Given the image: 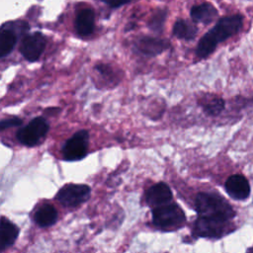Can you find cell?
I'll return each instance as SVG.
<instances>
[{"mask_svg": "<svg viewBox=\"0 0 253 253\" xmlns=\"http://www.w3.org/2000/svg\"><path fill=\"white\" fill-rule=\"evenodd\" d=\"M198 29L194 25L182 19L177 20L173 26V35L181 40H193L196 37Z\"/></svg>", "mask_w": 253, "mask_h": 253, "instance_id": "obj_16", "label": "cell"}, {"mask_svg": "<svg viewBox=\"0 0 253 253\" xmlns=\"http://www.w3.org/2000/svg\"><path fill=\"white\" fill-rule=\"evenodd\" d=\"M186 216L178 204L161 205L152 210V222L161 229H178L184 225Z\"/></svg>", "mask_w": 253, "mask_h": 253, "instance_id": "obj_3", "label": "cell"}, {"mask_svg": "<svg viewBox=\"0 0 253 253\" xmlns=\"http://www.w3.org/2000/svg\"><path fill=\"white\" fill-rule=\"evenodd\" d=\"M167 16L166 10H158L156 11L153 16L150 18L148 22V27L155 33H160L163 29L165 19Z\"/></svg>", "mask_w": 253, "mask_h": 253, "instance_id": "obj_18", "label": "cell"}, {"mask_svg": "<svg viewBox=\"0 0 253 253\" xmlns=\"http://www.w3.org/2000/svg\"><path fill=\"white\" fill-rule=\"evenodd\" d=\"M243 17L241 15H232L221 18L216 25L205 34L200 40L196 53L200 58L208 57L216 47L218 42L237 34L242 27Z\"/></svg>", "mask_w": 253, "mask_h": 253, "instance_id": "obj_1", "label": "cell"}, {"mask_svg": "<svg viewBox=\"0 0 253 253\" xmlns=\"http://www.w3.org/2000/svg\"><path fill=\"white\" fill-rule=\"evenodd\" d=\"M35 220L39 226L48 227L57 220V211L51 205H43L37 211Z\"/></svg>", "mask_w": 253, "mask_h": 253, "instance_id": "obj_15", "label": "cell"}, {"mask_svg": "<svg viewBox=\"0 0 253 253\" xmlns=\"http://www.w3.org/2000/svg\"><path fill=\"white\" fill-rule=\"evenodd\" d=\"M21 124H22V121L20 119H17V118L0 121V131L6 129L8 127H11V126H18Z\"/></svg>", "mask_w": 253, "mask_h": 253, "instance_id": "obj_20", "label": "cell"}, {"mask_svg": "<svg viewBox=\"0 0 253 253\" xmlns=\"http://www.w3.org/2000/svg\"><path fill=\"white\" fill-rule=\"evenodd\" d=\"M225 190L233 200L243 201L250 195V185L247 179L241 175H232L225 182Z\"/></svg>", "mask_w": 253, "mask_h": 253, "instance_id": "obj_9", "label": "cell"}, {"mask_svg": "<svg viewBox=\"0 0 253 253\" xmlns=\"http://www.w3.org/2000/svg\"><path fill=\"white\" fill-rule=\"evenodd\" d=\"M89 141V133L82 129L73 134L72 137L66 140L62 147V155L64 160L77 161L84 158L87 154Z\"/></svg>", "mask_w": 253, "mask_h": 253, "instance_id": "obj_6", "label": "cell"}, {"mask_svg": "<svg viewBox=\"0 0 253 253\" xmlns=\"http://www.w3.org/2000/svg\"><path fill=\"white\" fill-rule=\"evenodd\" d=\"M195 206L199 216L221 220H230L235 216V211L229 203L217 194H198L195 200Z\"/></svg>", "mask_w": 253, "mask_h": 253, "instance_id": "obj_2", "label": "cell"}, {"mask_svg": "<svg viewBox=\"0 0 253 253\" xmlns=\"http://www.w3.org/2000/svg\"><path fill=\"white\" fill-rule=\"evenodd\" d=\"M45 47V38L41 33L27 36L21 44V53L29 61H36Z\"/></svg>", "mask_w": 253, "mask_h": 253, "instance_id": "obj_8", "label": "cell"}, {"mask_svg": "<svg viewBox=\"0 0 253 253\" xmlns=\"http://www.w3.org/2000/svg\"><path fill=\"white\" fill-rule=\"evenodd\" d=\"M169 47V42L165 40L142 37L135 42V49L143 55L155 56Z\"/></svg>", "mask_w": 253, "mask_h": 253, "instance_id": "obj_10", "label": "cell"}, {"mask_svg": "<svg viewBox=\"0 0 253 253\" xmlns=\"http://www.w3.org/2000/svg\"><path fill=\"white\" fill-rule=\"evenodd\" d=\"M95 14L92 9L85 8L78 12L75 19V29L78 35L89 36L94 31Z\"/></svg>", "mask_w": 253, "mask_h": 253, "instance_id": "obj_12", "label": "cell"}, {"mask_svg": "<svg viewBox=\"0 0 253 253\" xmlns=\"http://www.w3.org/2000/svg\"><path fill=\"white\" fill-rule=\"evenodd\" d=\"M102 1L111 7H119V6H122L124 4L130 2L131 0H102Z\"/></svg>", "mask_w": 253, "mask_h": 253, "instance_id": "obj_21", "label": "cell"}, {"mask_svg": "<svg viewBox=\"0 0 253 253\" xmlns=\"http://www.w3.org/2000/svg\"><path fill=\"white\" fill-rule=\"evenodd\" d=\"M224 109V101L221 98H213L205 104L204 110L210 116H217Z\"/></svg>", "mask_w": 253, "mask_h": 253, "instance_id": "obj_19", "label": "cell"}, {"mask_svg": "<svg viewBox=\"0 0 253 253\" xmlns=\"http://www.w3.org/2000/svg\"><path fill=\"white\" fill-rule=\"evenodd\" d=\"M172 192L169 186L163 182L151 186L145 194L146 203L151 207H158L172 200Z\"/></svg>", "mask_w": 253, "mask_h": 253, "instance_id": "obj_11", "label": "cell"}, {"mask_svg": "<svg viewBox=\"0 0 253 253\" xmlns=\"http://www.w3.org/2000/svg\"><path fill=\"white\" fill-rule=\"evenodd\" d=\"M232 230L233 226H230L229 220L199 216L194 223L193 233L197 237L219 238L230 233Z\"/></svg>", "mask_w": 253, "mask_h": 253, "instance_id": "obj_4", "label": "cell"}, {"mask_svg": "<svg viewBox=\"0 0 253 253\" xmlns=\"http://www.w3.org/2000/svg\"><path fill=\"white\" fill-rule=\"evenodd\" d=\"M217 16V10L210 3L194 6L191 9V17L194 22L210 24Z\"/></svg>", "mask_w": 253, "mask_h": 253, "instance_id": "obj_13", "label": "cell"}, {"mask_svg": "<svg viewBox=\"0 0 253 253\" xmlns=\"http://www.w3.org/2000/svg\"><path fill=\"white\" fill-rule=\"evenodd\" d=\"M91 195V189L85 184H68L62 187L55 199L64 207L74 208L85 203Z\"/></svg>", "mask_w": 253, "mask_h": 253, "instance_id": "obj_5", "label": "cell"}, {"mask_svg": "<svg viewBox=\"0 0 253 253\" xmlns=\"http://www.w3.org/2000/svg\"><path fill=\"white\" fill-rule=\"evenodd\" d=\"M16 41V35L12 31L6 29L0 31V57L6 56L12 51Z\"/></svg>", "mask_w": 253, "mask_h": 253, "instance_id": "obj_17", "label": "cell"}, {"mask_svg": "<svg viewBox=\"0 0 253 253\" xmlns=\"http://www.w3.org/2000/svg\"><path fill=\"white\" fill-rule=\"evenodd\" d=\"M19 235V228L10 220L2 218L0 221V247L12 245Z\"/></svg>", "mask_w": 253, "mask_h": 253, "instance_id": "obj_14", "label": "cell"}, {"mask_svg": "<svg viewBox=\"0 0 253 253\" xmlns=\"http://www.w3.org/2000/svg\"><path fill=\"white\" fill-rule=\"evenodd\" d=\"M48 128L47 122L43 118L38 117L18 131L17 138L21 143L27 146H33L47 133Z\"/></svg>", "mask_w": 253, "mask_h": 253, "instance_id": "obj_7", "label": "cell"}]
</instances>
